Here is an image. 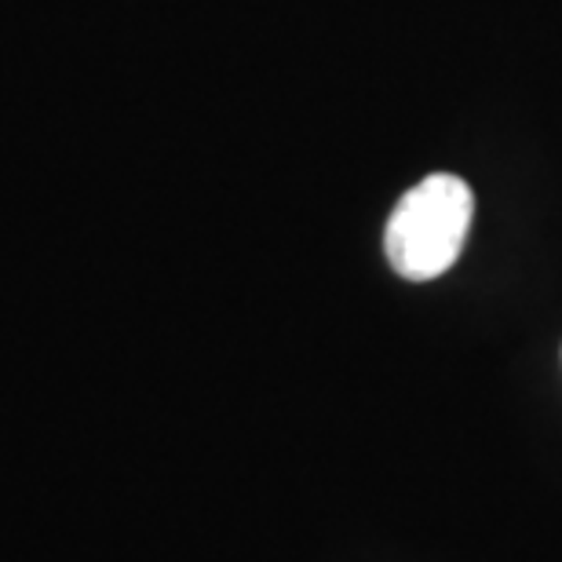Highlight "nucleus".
Instances as JSON below:
<instances>
[{"label": "nucleus", "instance_id": "f257e3e1", "mask_svg": "<svg viewBox=\"0 0 562 562\" xmlns=\"http://www.w3.org/2000/svg\"><path fill=\"white\" fill-rule=\"evenodd\" d=\"M475 220V194L460 176L435 172L406 190L384 231L391 267L409 281H431L460 260Z\"/></svg>", "mask_w": 562, "mask_h": 562}]
</instances>
